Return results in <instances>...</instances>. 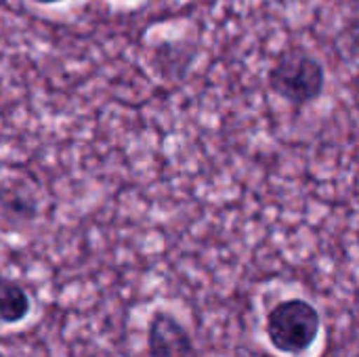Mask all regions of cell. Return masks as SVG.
<instances>
[{"mask_svg":"<svg viewBox=\"0 0 359 357\" xmlns=\"http://www.w3.org/2000/svg\"><path fill=\"white\" fill-rule=\"evenodd\" d=\"M322 330L320 311L305 299H286L278 303L265 322V335L271 347L284 356H305Z\"/></svg>","mask_w":359,"mask_h":357,"instance_id":"1","label":"cell"},{"mask_svg":"<svg viewBox=\"0 0 359 357\" xmlns=\"http://www.w3.org/2000/svg\"><path fill=\"white\" fill-rule=\"evenodd\" d=\"M269 88L294 107H305L322 97L326 86L324 65L303 48L284 50L267 74Z\"/></svg>","mask_w":359,"mask_h":357,"instance_id":"2","label":"cell"},{"mask_svg":"<svg viewBox=\"0 0 359 357\" xmlns=\"http://www.w3.org/2000/svg\"><path fill=\"white\" fill-rule=\"evenodd\" d=\"M149 357H198L189 330L168 311L158 309L147 324Z\"/></svg>","mask_w":359,"mask_h":357,"instance_id":"3","label":"cell"},{"mask_svg":"<svg viewBox=\"0 0 359 357\" xmlns=\"http://www.w3.org/2000/svg\"><path fill=\"white\" fill-rule=\"evenodd\" d=\"M38 4H55V2H61V0H34Z\"/></svg>","mask_w":359,"mask_h":357,"instance_id":"5","label":"cell"},{"mask_svg":"<svg viewBox=\"0 0 359 357\" xmlns=\"http://www.w3.org/2000/svg\"><path fill=\"white\" fill-rule=\"evenodd\" d=\"M29 309L32 301L27 290L11 278H0V324L15 326L27 318Z\"/></svg>","mask_w":359,"mask_h":357,"instance_id":"4","label":"cell"}]
</instances>
